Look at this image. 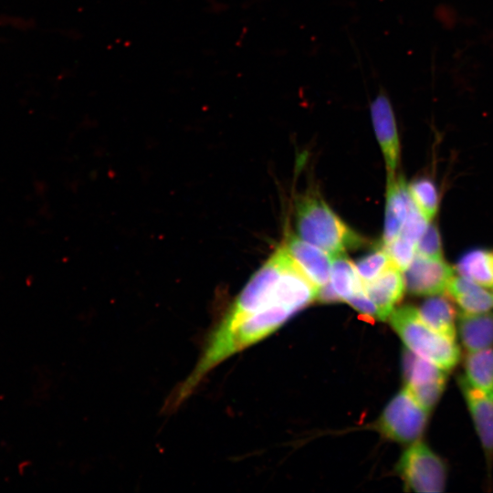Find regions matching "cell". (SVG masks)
Instances as JSON below:
<instances>
[{
	"mask_svg": "<svg viewBox=\"0 0 493 493\" xmlns=\"http://www.w3.org/2000/svg\"><path fill=\"white\" fill-rule=\"evenodd\" d=\"M455 269L444 258H429L415 254L403 272L405 290L414 296L445 293Z\"/></svg>",
	"mask_w": 493,
	"mask_h": 493,
	"instance_id": "ba28073f",
	"label": "cell"
},
{
	"mask_svg": "<svg viewBox=\"0 0 493 493\" xmlns=\"http://www.w3.org/2000/svg\"><path fill=\"white\" fill-rule=\"evenodd\" d=\"M455 270L478 285L493 290V249L473 248L457 260Z\"/></svg>",
	"mask_w": 493,
	"mask_h": 493,
	"instance_id": "e0dca14e",
	"label": "cell"
},
{
	"mask_svg": "<svg viewBox=\"0 0 493 493\" xmlns=\"http://www.w3.org/2000/svg\"><path fill=\"white\" fill-rule=\"evenodd\" d=\"M295 226L299 237L331 257L362 245L363 239L317 194H306L297 200Z\"/></svg>",
	"mask_w": 493,
	"mask_h": 493,
	"instance_id": "6da1fadb",
	"label": "cell"
},
{
	"mask_svg": "<svg viewBox=\"0 0 493 493\" xmlns=\"http://www.w3.org/2000/svg\"><path fill=\"white\" fill-rule=\"evenodd\" d=\"M456 334L467 352L493 347V312H461L457 317Z\"/></svg>",
	"mask_w": 493,
	"mask_h": 493,
	"instance_id": "4fadbf2b",
	"label": "cell"
},
{
	"mask_svg": "<svg viewBox=\"0 0 493 493\" xmlns=\"http://www.w3.org/2000/svg\"><path fill=\"white\" fill-rule=\"evenodd\" d=\"M407 187L417 209L428 222H431L439 208V193L434 181L427 177H420L412 181Z\"/></svg>",
	"mask_w": 493,
	"mask_h": 493,
	"instance_id": "d6986e66",
	"label": "cell"
},
{
	"mask_svg": "<svg viewBox=\"0 0 493 493\" xmlns=\"http://www.w3.org/2000/svg\"><path fill=\"white\" fill-rule=\"evenodd\" d=\"M284 248L302 273L319 289L330 281L331 256L296 236H288Z\"/></svg>",
	"mask_w": 493,
	"mask_h": 493,
	"instance_id": "9c48e42d",
	"label": "cell"
},
{
	"mask_svg": "<svg viewBox=\"0 0 493 493\" xmlns=\"http://www.w3.org/2000/svg\"><path fill=\"white\" fill-rule=\"evenodd\" d=\"M383 246L387 251L393 264L402 272L408 267L416 254V245L401 235Z\"/></svg>",
	"mask_w": 493,
	"mask_h": 493,
	"instance_id": "44dd1931",
	"label": "cell"
},
{
	"mask_svg": "<svg viewBox=\"0 0 493 493\" xmlns=\"http://www.w3.org/2000/svg\"><path fill=\"white\" fill-rule=\"evenodd\" d=\"M331 267L330 284L337 294L340 301H345L356 294L364 290L355 265L345 256L344 253L331 257Z\"/></svg>",
	"mask_w": 493,
	"mask_h": 493,
	"instance_id": "ac0fdd59",
	"label": "cell"
},
{
	"mask_svg": "<svg viewBox=\"0 0 493 493\" xmlns=\"http://www.w3.org/2000/svg\"><path fill=\"white\" fill-rule=\"evenodd\" d=\"M462 377L473 389L493 399V347L467 352Z\"/></svg>",
	"mask_w": 493,
	"mask_h": 493,
	"instance_id": "2e32d148",
	"label": "cell"
},
{
	"mask_svg": "<svg viewBox=\"0 0 493 493\" xmlns=\"http://www.w3.org/2000/svg\"><path fill=\"white\" fill-rule=\"evenodd\" d=\"M416 254L429 258H443L441 236L436 226L431 222L416 243Z\"/></svg>",
	"mask_w": 493,
	"mask_h": 493,
	"instance_id": "7402d4cb",
	"label": "cell"
},
{
	"mask_svg": "<svg viewBox=\"0 0 493 493\" xmlns=\"http://www.w3.org/2000/svg\"><path fill=\"white\" fill-rule=\"evenodd\" d=\"M429 414L404 386L384 408L377 428L385 437L410 445L422 437Z\"/></svg>",
	"mask_w": 493,
	"mask_h": 493,
	"instance_id": "3957f363",
	"label": "cell"
},
{
	"mask_svg": "<svg viewBox=\"0 0 493 493\" xmlns=\"http://www.w3.org/2000/svg\"><path fill=\"white\" fill-rule=\"evenodd\" d=\"M423 320L445 336L456 340L457 315L449 298L439 295L429 296L418 308Z\"/></svg>",
	"mask_w": 493,
	"mask_h": 493,
	"instance_id": "9a60e30c",
	"label": "cell"
},
{
	"mask_svg": "<svg viewBox=\"0 0 493 493\" xmlns=\"http://www.w3.org/2000/svg\"><path fill=\"white\" fill-rule=\"evenodd\" d=\"M446 293L462 312H486L493 308V292L458 274L453 276Z\"/></svg>",
	"mask_w": 493,
	"mask_h": 493,
	"instance_id": "5bb4252c",
	"label": "cell"
},
{
	"mask_svg": "<svg viewBox=\"0 0 493 493\" xmlns=\"http://www.w3.org/2000/svg\"><path fill=\"white\" fill-rule=\"evenodd\" d=\"M363 288L378 309L379 320H387L405 291L403 272L392 265L378 278L363 284Z\"/></svg>",
	"mask_w": 493,
	"mask_h": 493,
	"instance_id": "7c38bea8",
	"label": "cell"
},
{
	"mask_svg": "<svg viewBox=\"0 0 493 493\" xmlns=\"http://www.w3.org/2000/svg\"><path fill=\"white\" fill-rule=\"evenodd\" d=\"M396 469L408 490L438 493L446 487L447 473L443 459L420 440L404 451Z\"/></svg>",
	"mask_w": 493,
	"mask_h": 493,
	"instance_id": "277c9868",
	"label": "cell"
},
{
	"mask_svg": "<svg viewBox=\"0 0 493 493\" xmlns=\"http://www.w3.org/2000/svg\"><path fill=\"white\" fill-rule=\"evenodd\" d=\"M402 364L404 386L431 412L442 396L448 372L407 349L403 353Z\"/></svg>",
	"mask_w": 493,
	"mask_h": 493,
	"instance_id": "8992f818",
	"label": "cell"
},
{
	"mask_svg": "<svg viewBox=\"0 0 493 493\" xmlns=\"http://www.w3.org/2000/svg\"><path fill=\"white\" fill-rule=\"evenodd\" d=\"M346 302L363 316L379 319L378 309L364 290L357 292L349 298Z\"/></svg>",
	"mask_w": 493,
	"mask_h": 493,
	"instance_id": "cb8c5ba5",
	"label": "cell"
},
{
	"mask_svg": "<svg viewBox=\"0 0 493 493\" xmlns=\"http://www.w3.org/2000/svg\"><path fill=\"white\" fill-rule=\"evenodd\" d=\"M288 257L284 246L279 247L253 275L222 320H236L267 305L278 303L274 292Z\"/></svg>",
	"mask_w": 493,
	"mask_h": 493,
	"instance_id": "5b68a950",
	"label": "cell"
},
{
	"mask_svg": "<svg viewBox=\"0 0 493 493\" xmlns=\"http://www.w3.org/2000/svg\"><path fill=\"white\" fill-rule=\"evenodd\" d=\"M458 386L487 456L493 460V399L473 389L460 375Z\"/></svg>",
	"mask_w": 493,
	"mask_h": 493,
	"instance_id": "8fae6325",
	"label": "cell"
},
{
	"mask_svg": "<svg viewBox=\"0 0 493 493\" xmlns=\"http://www.w3.org/2000/svg\"><path fill=\"white\" fill-rule=\"evenodd\" d=\"M414 201L402 176L387 175L386 205L382 246L394 240L402 232Z\"/></svg>",
	"mask_w": 493,
	"mask_h": 493,
	"instance_id": "30bf717a",
	"label": "cell"
},
{
	"mask_svg": "<svg viewBox=\"0 0 493 493\" xmlns=\"http://www.w3.org/2000/svg\"><path fill=\"white\" fill-rule=\"evenodd\" d=\"M355 268L363 284L378 278L393 264L387 251L381 245L355 262Z\"/></svg>",
	"mask_w": 493,
	"mask_h": 493,
	"instance_id": "ffe728a7",
	"label": "cell"
},
{
	"mask_svg": "<svg viewBox=\"0 0 493 493\" xmlns=\"http://www.w3.org/2000/svg\"><path fill=\"white\" fill-rule=\"evenodd\" d=\"M370 115L384 157L387 175H395L400 160V140L392 101L382 86L370 103Z\"/></svg>",
	"mask_w": 493,
	"mask_h": 493,
	"instance_id": "52a82bcc",
	"label": "cell"
},
{
	"mask_svg": "<svg viewBox=\"0 0 493 493\" xmlns=\"http://www.w3.org/2000/svg\"><path fill=\"white\" fill-rule=\"evenodd\" d=\"M429 223L414 203L400 235L416 245Z\"/></svg>",
	"mask_w": 493,
	"mask_h": 493,
	"instance_id": "603a6c76",
	"label": "cell"
},
{
	"mask_svg": "<svg viewBox=\"0 0 493 493\" xmlns=\"http://www.w3.org/2000/svg\"><path fill=\"white\" fill-rule=\"evenodd\" d=\"M392 328L405 348L442 369L451 371L460 360L456 340L448 338L428 325L418 309L413 306L395 308L389 317Z\"/></svg>",
	"mask_w": 493,
	"mask_h": 493,
	"instance_id": "7a4b0ae2",
	"label": "cell"
}]
</instances>
